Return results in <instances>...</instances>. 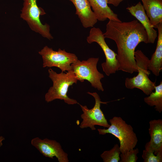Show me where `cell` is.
Returning <instances> with one entry per match:
<instances>
[{
	"instance_id": "cell-1",
	"label": "cell",
	"mask_w": 162,
	"mask_h": 162,
	"mask_svg": "<svg viewBox=\"0 0 162 162\" xmlns=\"http://www.w3.org/2000/svg\"><path fill=\"white\" fill-rule=\"evenodd\" d=\"M104 34L105 38L113 40L116 44L119 70L130 74L137 72L135 48L141 42L148 43L147 34L143 26L137 20L128 22L109 20Z\"/></svg>"
},
{
	"instance_id": "cell-2",
	"label": "cell",
	"mask_w": 162,
	"mask_h": 162,
	"mask_svg": "<svg viewBox=\"0 0 162 162\" xmlns=\"http://www.w3.org/2000/svg\"><path fill=\"white\" fill-rule=\"evenodd\" d=\"M48 71L53 84L45 95V101L48 103L58 99L63 100L68 104H78L76 100L70 98L67 94L69 87L76 84L78 81L72 70L66 73L62 72L58 74L51 68Z\"/></svg>"
},
{
	"instance_id": "cell-3",
	"label": "cell",
	"mask_w": 162,
	"mask_h": 162,
	"mask_svg": "<svg viewBox=\"0 0 162 162\" xmlns=\"http://www.w3.org/2000/svg\"><path fill=\"white\" fill-rule=\"evenodd\" d=\"M110 124L108 128L98 129L100 135L110 134L117 138L119 141L121 153H124L135 148L138 139L132 127L127 124L120 117L114 116L109 120Z\"/></svg>"
},
{
	"instance_id": "cell-4",
	"label": "cell",
	"mask_w": 162,
	"mask_h": 162,
	"mask_svg": "<svg viewBox=\"0 0 162 162\" xmlns=\"http://www.w3.org/2000/svg\"><path fill=\"white\" fill-rule=\"evenodd\" d=\"M134 55L138 74L136 76L126 78L125 87L130 89L138 88L149 95L156 86L155 82L152 81L148 77L150 74L148 69L149 59L141 50L135 51Z\"/></svg>"
},
{
	"instance_id": "cell-5",
	"label": "cell",
	"mask_w": 162,
	"mask_h": 162,
	"mask_svg": "<svg viewBox=\"0 0 162 162\" xmlns=\"http://www.w3.org/2000/svg\"><path fill=\"white\" fill-rule=\"evenodd\" d=\"M37 0H23L20 17L27 22L32 31L50 40L52 39L50 26L47 23L44 25L40 21V16L46 13L43 9L38 6Z\"/></svg>"
},
{
	"instance_id": "cell-6",
	"label": "cell",
	"mask_w": 162,
	"mask_h": 162,
	"mask_svg": "<svg viewBox=\"0 0 162 162\" xmlns=\"http://www.w3.org/2000/svg\"><path fill=\"white\" fill-rule=\"evenodd\" d=\"M98 58H90L87 60L80 61L78 59L71 64V70L78 80L81 82L86 80L92 87L99 91H104L101 80L104 75L97 68Z\"/></svg>"
},
{
	"instance_id": "cell-7",
	"label": "cell",
	"mask_w": 162,
	"mask_h": 162,
	"mask_svg": "<svg viewBox=\"0 0 162 162\" xmlns=\"http://www.w3.org/2000/svg\"><path fill=\"white\" fill-rule=\"evenodd\" d=\"M38 52L43 59V68L56 67L63 72L71 70V64L78 59L75 54L67 52L64 49L59 48L55 51L47 46Z\"/></svg>"
},
{
	"instance_id": "cell-8",
	"label": "cell",
	"mask_w": 162,
	"mask_h": 162,
	"mask_svg": "<svg viewBox=\"0 0 162 162\" xmlns=\"http://www.w3.org/2000/svg\"><path fill=\"white\" fill-rule=\"evenodd\" d=\"M87 93L92 95L94 98L95 104L92 109H88L86 105L83 106L79 104L83 112L81 115L82 121L80 127L83 129L89 127L92 130H95V125H99L104 128H108L110 124H108L107 119L100 109L101 104H107L110 102H103L99 95L96 92H87Z\"/></svg>"
},
{
	"instance_id": "cell-9",
	"label": "cell",
	"mask_w": 162,
	"mask_h": 162,
	"mask_svg": "<svg viewBox=\"0 0 162 162\" xmlns=\"http://www.w3.org/2000/svg\"><path fill=\"white\" fill-rule=\"evenodd\" d=\"M105 38L104 33L100 28L94 27L90 29L87 41L89 44L97 43L102 49L106 61L101 64V66L106 75L109 76L119 70V64L116 58L117 54L109 47Z\"/></svg>"
},
{
	"instance_id": "cell-10",
	"label": "cell",
	"mask_w": 162,
	"mask_h": 162,
	"mask_svg": "<svg viewBox=\"0 0 162 162\" xmlns=\"http://www.w3.org/2000/svg\"><path fill=\"white\" fill-rule=\"evenodd\" d=\"M31 144L44 156L53 159L56 157L59 162H68V154L62 148L59 143L47 138L41 139L38 137L32 139Z\"/></svg>"
},
{
	"instance_id": "cell-11",
	"label": "cell",
	"mask_w": 162,
	"mask_h": 162,
	"mask_svg": "<svg viewBox=\"0 0 162 162\" xmlns=\"http://www.w3.org/2000/svg\"><path fill=\"white\" fill-rule=\"evenodd\" d=\"M150 141L145 146V149L154 152L155 155L162 154V120H151L149 122Z\"/></svg>"
},
{
	"instance_id": "cell-12",
	"label": "cell",
	"mask_w": 162,
	"mask_h": 162,
	"mask_svg": "<svg viewBox=\"0 0 162 162\" xmlns=\"http://www.w3.org/2000/svg\"><path fill=\"white\" fill-rule=\"evenodd\" d=\"M126 9L144 27L147 34L148 43H154L157 37V32L152 26L141 3L139 2Z\"/></svg>"
},
{
	"instance_id": "cell-13",
	"label": "cell",
	"mask_w": 162,
	"mask_h": 162,
	"mask_svg": "<svg viewBox=\"0 0 162 162\" xmlns=\"http://www.w3.org/2000/svg\"><path fill=\"white\" fill-rule=\"evenodd\" d=\"M74 5L76 14L84 28L92 27L98 20L88 0H69Z\"/></svg>"
},
{
	"instance_id": "cell-14",
	"label": "cell",
	"mask_w": 162,
	"mask_h": 162,
	"mask_svg": "<svg viewBox=\"0 0 162 162\" xmlns=\"http://www.w3.org/2000/svg\"><path fill=\"white\" fill-rule=\"evenodd\" d=\"M88 0L98 20L103 21L108 19L109 20L121 22L118 15L108 6L107 0Z\"/></svg>"
},
{
	"instance_id": "cell-15",
	"label": "cell",
	"mask_w": 162,
	"mask_h": 162,
	"mask_svg": "<svg viewBox=\"0 0 162 162\" xmlns=\"http://www.w3.org/2000/svg\"><path fill=\"white\" fill-rule=\"evenodd\" d=\"M157 28L158 36L156 48L149 60L148 69L154 75L158 76L162 70V22L157 26Z\"/></svg>"
},
{
	"instance_id": "cell-16",
	"label": "cell",
	"mask_w": 162,
	"mask_h": 162,
	"mask_svg": "<svg viewBox=\"0 0 162 162\" xmlns=\"http://www.w3.org/2000/svg\"><path fill=\"white\" fill-rule=\"evenodd\" d=\"M143 7L146 11L153 28L162 22V0H141Z\"/></svg>"
},
{
	"instance_id": "cell-17",
	"label": "cell",
	"mask_w": 162,
	"mask_h": 162,
	"mask_svg": "<svg viewBox=\"0 0 162 162\" xmlns=\"http://www.w3.org/2000/svg\"><path fill=\"white\" fill-rule=\"evenodd\" d=\"M155 91L149 96L145 97L144 102L148 105L154 106L155 110L160 113L162 111V81L158 85L155 86Z\"/></svg>"
},
{
	"instance_id": "cell-18",
	"label": "cell",
	"mask_w": 162,
	"mask_h": 162,
	"mask_svg": "<svg viewBox=\"0 0 162 162\" xmlns=\"http://www.w3.org/2000/svg\"><path fill=\"white\" fill-rule=\"evenodd\" d=\"M121 153L119 146L116 144L110 150L104 152L100 157L104 162H118L120 160Z\"/></svg>"
},
{
	"instance_id": "cell-19",
	"label": "cell",
	"mask_w": 162,
	"mask_h": 162,
	"mask_svg": "<svg viewBox=\"0 0 162 162\" xmlns=\"http://www.w3.org/2000/svg\"><path fill=\"white\" fill-rule=\"evenodd\" d=\"M139 153L138 148L131 149L124 154L121 153L120 155V162H136L138 159L137 154Z\"/></svg>"
},
{
	"instance_id": "cell-20",
	"label": "cell",
	"mask_w": 162,
	"mask_h": 162,
	"mask_svg": "<svg viewBox=\"0 0 162 162\" xmlns=\"http://www.w3.org/2000/svg\"><path fill=\"white\" fill-rule=\"evenodd\" d=\"M142 156L144 162H162V154L155 155L150 151L143 150Z\"/></svg>"
},
{
	"instance_id": "cell-21",
	"label": "cell",
	"mask_w": 162,
	"mask_h": 162,
	"mask_svg": "<svg viewBox=\"0 0 162 162\" xmlns=\"http://www.w3.org/2000/svg\"><path fill=\"white\" fill-rule=\"evenodd\" d=\"M124 0H107L108 4H111L115 7L118 6Z\"/></svg>"
}]
</instances>
